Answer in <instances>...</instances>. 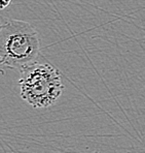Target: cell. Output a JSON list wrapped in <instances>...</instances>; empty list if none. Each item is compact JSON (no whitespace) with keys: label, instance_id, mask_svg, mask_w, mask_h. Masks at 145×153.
Returning <instances> with one entry per match:
<instances>
[{"label":"cell","instance_id":"obj_2","mask_svg":"<svg viewBox=\"0 0 145 153\" xmlns=\"http://www.w3.org/2000/svg\"><path fill=\"white\" fill-rule=\"evenodd\" d=\"M20 71L21 97L33 108L43 109L51 107L63 93L64 85L61 73L53 65L35 62Z\"/></svg>","mask_w":145,"mask_h":153},{"label":"cell","instance_id":"obj_1","mask_svg":"<svg viewBox=\"0 0 145 153\" xmlns=\"http://www.w3.org/2000/svg\"><path fill=\"white\" fill-rule=\"evenodd\" d=\"M40 40L28 22L2 18L0 26V63L2 67L22 71L37 62Z\"/></svg>","mask_w":145,"mask_h":153},{"label":"cell","instance_id":"obj_3","mask_svg":"<svg viewBox=\"0 0 145 153\" xmlns=\"http://www.w3.org/2000/svg\"><path fill=\"white\" fill-rule=\"evenodd\" d=\"M12 0H1V8H4L12 3Z\"/></svg>","mask_w":145,"mask_h":153}]
</instances>
